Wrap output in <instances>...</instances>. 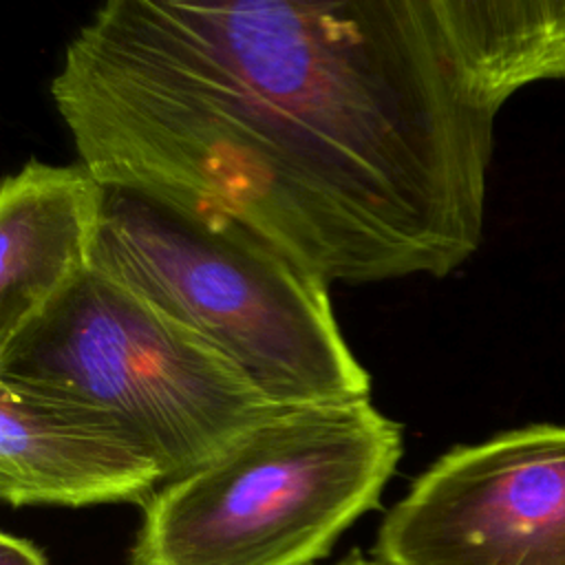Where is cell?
Masks as SVG:
<instances>
[{"label": "cell", "mask_w": 565, "mask_h": 565, "mask_svg": "<svg viewBox=\"0 0 565 565\" xmlns=\"http://www.w3.org/2000/svg\"><path fill=\"white\" fill-rule=\"evenodd\" d=\"M163 472L108 411L0 377V497L22 505L146 503Z\"/></svg>", "instance_id": "8992f818"}, {"label": "cell", "mask_w": 565, "mask_h": 565, "mask_svg": "<svg viewBox=\"0 0 565 565\" xmlns=\"http://www.w3.org/2000/svg\"><path fill=\"white\" fill-rule=\"evenodd\" d=\"M384 565H565V426L534 424L433 461L386 512Z\"/></svg>", "instance_id": "5b68a950"}, {"label": "cell", "mask_w": 565, "mask_h": 565, "mask_svg": "<svg viewBox=\"0 0 565 565\" xmlns=\"http://www.w3.org/2000/svg\"><path fill=\"white\" fill-rule=\"evenodd\" d=\"M470 33L505 102L532 82L565 77V0H470Z\"/></svg>", "instance_id": "ba28073f"}, {"label": "cell", "mask_w": 565, "mask_h": 565, "mask_svg": "<svg viewBox=\"0 0 565 565\" xmlns=\"http://www.w3.org/2000/svg\"><path fill=\"white\" fill-rule=\"evenodd\" d=\"M106 185L225 216L327 285L481 245L494 117L457 0H110L51 82Z\"/></svg>", "instance_id": "6da1fadb"}, {"label": "cell", "mask_w": 565, "mask_h": 565, "mask_svg": "<svg viewBox=\"0 0 565 565\" xmlns=\"http://www.w3.org/2000/svg\"><path fill=\"white\" fill-rule=\"evenodd\" d=\"M108 185L82 161L29 159L0 188V342L90 267Z\"/></svg>", "instance_id": "52a82bcc"}, {"label": "cell", "mask_w": 565, "mask_h": 565, "mask_svg": "<svg viewBox=\"0 0 565 565\" xmlns=\"http://www.w3.org/2000/svg\"><path fill=\"white\" fill-rule=\"evenodd\" d=\"M333 565H384V563L380 558H375V556L366 558L360 552H355V554H351V556H347V558H342V561H338Z\"/></svg>", "instance_id": "30bf717a"}, {"label": "cell", "mask_w": 565, "mask_h": 565, "mask_svg": "<svg viewBox=\"0 0 565 565\" xmlns=\"http://www.w3.org/2000/svg\"><path fill=\"white\" fill-rule=\"evenodd\" d=\"M90 265L216 347L276 406L371 397L329 285L225 216L108 185Z\"/></svg>", "instance_id": "7a4b0ae2"}, {"label": "cell", "mask_w": 565, "mask_h": 565, "mask_svg": "<svg viewBox=\"0 0 565 565\" xmlns=\"http://www.w3.org/2000/svg\"><path fill=\"white\" fill-rule=\"evenodd\" d=\"M0 377L113 413L163 483L282 408L216 347L93 265L0 342Z\"/></svg>", "instance_id": "277c9868"}, {"label": "cell", "mask_w": 565, "mask_h": 565, "mask_svg": "<svg viewBox=\"0 0 565 565\" xmlns=\"http://www.w3.org/2000/svg\"><path fill=\"white\" fill-rule=\"evenodd\" d=\"M404 450L371 397L278 408L143 503L132 565H313L377 508Z\"/></svg>", "instance_id": "3957f363"}, {"label": "cell", "mask_w": 565, "mask_h": 565, "mask_svg": "<svg viewBox=\"0 0 565 565\" xmlns=\"http://www.w3.org/2000/svg\"><path fill=\"white\" fill-rule=\"evenodd\" d=\"M0 565H46V561L31 541L4 532L0 536Z\"/></svg>", "instance_id": "9c48e42d"}]
</instances>
